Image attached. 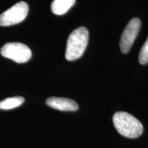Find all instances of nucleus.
<instances>
[{
	"label": "nucleus",
	"mask_w": 148,
	"mask_h": 148,
	"mask_svg": "<svg viewBox=\"0 0 148 148\" xmlns=\"http://www.w3.org/2000/svg\"><path fill=\"white\" fill-rule=\"evenodd\" d=\"M1 56L17 63H24L32 56V51L27 45L21 42H8L0 50Z\"/></svg>",
	"instance_id": "obj_3"
},
{
	"label": "nucleus",
	"mask_w": 148,
	"mask_h": 148,
	"mask_svg": "<svg viewBox=\"0 0 148 148\" xmlns=\"http://www.w3.org/2000/svg\"><path fill=\"white\" fill-rule=\"evenodd\" d=\"M88 37V31L85 27H79L74 29L66 42L65 51L66 60L73 61L82 56L87 47Z\"/></svg>",
	"instance_id": "obj_2"
},
{
	"label": "nucleus",
	"mask_w": 148,
	"mask_h": 148,
	"mask_svg": "<svg viewBox=\"0 0 148 148\" xmlns=\"http://www.w3.org/2000/svg\"><path fill=\"white\" fill-rule=\"evenodd\" d=\"M24 98L23 97H8L4 100L0 101V109L1 110H10L21 106L24 102Z\"/></svg>",
	"instance_id": "obj_8"
},
{
	"label": "nucleus",
	"mask_w": 148,
	"mask_h": 148,
	"mask_svg": "<svg viewBox=\"0 0 148 148\" xmlns=\"http://www.w3.org/2000/svg\"><path fill=\"white\" fill-rule=\"evenodd\" d=\"M29 11V6L25 1L16 3L13 6L0 14V25L10 26L21 23L25 19Z\"/></svg>",
	"instance_id": "obj_4"
},
{
	"label": "nucleus",
	"mask_w": 148,
	"mask_h": 148,
	"mask_svg": "<svg viewBox=\"0 0 148 148\" xmlns=\"http://www.w3.org/2000/svg\"><path fill=\"white\" fill-rule=\"evenodd\" d=\"M116 131L125 137L134 138L142 134L143 127L139 120L125 112H117L112 117Z\"/></svg>",
	"instance_id": "obj_1"
},
{
	"label": "nucleus",
	"mask_w": 148,
	"mask_h": 148,
	"mask_svg": "<svg viewBox=\"0 0 148 148\" xmlns=\"http://www.w3.org/2000/svg\"><path fill=\"white\" fill-rule=\"evenodd\" d=\"M46 104L51 108L61 111H75L78 109V105L75 101L64 97H49L46 100Z\"/></svg>",
	"instance_id": "obj_6"
},
{
	"label": "nucleus",
	"mask_w": 148,
	"mask_h": 148,
	"mask_svg": "<svg viewBox=\"0 0 148 148\" xmlns=\"http://www.w3.org/2000/svg\"><path fill=\"white\" fill-rule=\"evenodd\" d=\"M141 22L138 18H133L125 26L120 39V48L123 53L130 50L136 36L139 32Z\"/></svg>",
	"instance_id": "obj_5"
},
{
	"label": "nucleus",
	"mask_w": 148,
	"mask_h": 148,
	"mask_svg": "<svg viewBox=\"0 0 148 148\" xmlns=\"http://www.w3.org/2000/svg\"><path fill=\"white\" fill-rule=\"evenodd\" d=\"M138 61L141 64H145L148 62V36L140 51L139 56H138Z\"/></svg>",
	"instance_id": "obj_9"
},
{
	"label": "nucleus",
	"mask_w": 148,
	"mask_h": 148,
	"mask_svg": "<svg viewBox=\"0 0 148 148\" xmlns=\"http://www.w3.org/2000/svg\"><path fill=\"white\" fill-rule=\"evenodd\" d=\"M75 0H53L51 5V12L56 15L65 14L73 5Z\"/></svg>",
	"instance_id": "obj_7"
}]
</instances>
